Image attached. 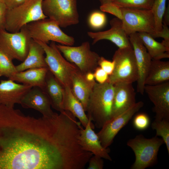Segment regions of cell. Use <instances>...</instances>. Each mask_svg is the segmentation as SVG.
Here are the masks:
<instances>
[{
    "mask_svg": "<svg viewBox=\"0 0 169 169\" xmlns=\"http://www.w3.org/2000/svg\"><path fill=\"white\" fill-rule=\"evenodd\" d=\"M114 86L108 82H96L88 101L86 112L97 128L100 129L112 118Z\"/></svg>",
    "mask_w": 169,
    "mask_h": 169,
    "instance_id": "cell-2",
    "label": "cell"
},
{
    "mask_svg": "<svg viewBox=\"0 0 169 169\" xmlns=\"http://www.w3.org/2000/svg\"><path fill=\"white\" fill-rule=\"evenodd\" d=\"M84 129L82 128L79 137V144L84 150L93 155L111 161L110 150L102 145L97 134L94 130L95 125L90 119Z\"/></svg>",
    "mask_w": 169,
    "mask_h": 169,
    "instance_id": "cell-17",
    "label": "cell"
},
{
    "mask_svg": "<svg viewBox=\"0 0 169 169\" xmlns=\"http://www.w3.org/2000/svg\"><path fill=\"white\" fill-rule=\"evenodd\" d=\"M95 79L100 84L107 82L109 75L100 66H98L93 72Z\"/></svg>",
    "mask_w": 169,
    "mask_h": 169,
    "instance_id": "cell-36",
    "label": "cell"
},
{
    "mask_svg": "<svg viewBox=\"0 0 169 169\" xmlns=\"http://www.w3.org/2000/svg\"><path fill=\"white\" fill-rule=\"evenodd\" d=\"M154 0H115L114 3L120 8L151 9Z\"/></svg>",
    "mask_w": 169,
    "mask_h": 169,
    "instance_id": "cell-30",
    "label": "cell"
},
{
    "mask_svg": "<svg viewBox=\"0 0 169 169\" xmlns=\"http://www.w3.org/2000/svg\"><path fill=\"white\" fill-rule=\"evenodd\" d=\"M12 60L0 49V74L2 76L10 79L17 72Z\"/></svg>",
    "mask_w": 169,
    "mask_h": 169,
    "instance_id": "cell-29",
    "label": "cell"
},
{
    "mask_svg": "<svg viewBox=\"0 0 169 169\" xmlns=\"http://www.w3.org/2000/svg\"><path fill=\"white\" fill-rule=\"evenodd\" d=\"M144 105L142 101L136 102L133 106L121 114L107 121L97 133L102 146L108 148L121 129L125 126Z\"/></svg>",
    "mask_w": 169,
    "mask_h": 169,
    "instance_id": "cell-12",
    "label": "cell"
},
{
    "mask_svg": "<svg viewBox=\"0 0 169 169\" xmlns=\"http://www.w3.org/2000/svg\"><path fill=\"white\" fill-rule=\"evenodd\" d=\"M27 0H3L8 9H11L22 4Z\"/></svg>",
    "mask_w": 169,
    "mask_h": 169,
    "instance_id": "cell-39",
    "label": "cell"
},
{
    "mask_svg": "<svg viewBox=\"0 0 169 169\" xmlns=\"http://www.w3.org/2000/svg\"><path fill=\"white\" fill-rule=\"evenodd\" d=\"M166 0H154L151 8L153 14L155 29L156 33L160 32L162 28V21L166 7Z\"/></svg>",
    "mask_w": 169,
    "mask_h": 169,
    "instance_id": "cell-28",
    "label": "cell"
},
{
    "mask_svg": "<svg viewBox=\"0 0 169 169\" xmlns=\"http://www.w3.org/2000/svg\"><path fill=\"white\" fill-rule=\"evenodd\" d=\"M164 143L162 139L156 136L147 138L140 134L129 140L127 145L132 149L135 156L131 168L145 169L155 165L159 149Z\"/></svg>",
    "mask_w": 169,
    "mask_h": 169,
    "instance_id": "cell-5",
    "label": "cell"
},
{
    "mask_svg": "<svg viewBox=\"0 0 169 169\" xmlns=\"http://www.w3.org/2000/svg\"><path fill=\"white\" fill-rule=\"evenodd\" d=\"M88 169H102L104 166V162L102 158L94 155L90 159Z\"/></svg>",
    "mask_w": 169,
    "mask_h": 169,
    "instance_id": "cell-37",
    "label": "cell"
},
{
    "mask_svg": "<svg viewBox=\"0 0 169 169\" xmlns=\"http://www.w3.org/2000/svg\"><path fill=\"white\" fill-rule=\"evenodd\" d=\"M169 80V61L152 59L145 85H155Z\"/></svg>",
    "mask_w": 169,
    "mask_h": 169,
    "instance_id": "cell-25",
    "label": "cell"
},
{
    "mask_svg": "<svg viewBox=\"0 0 169 169\" xmlns=\"http://www.w3.org/2000/svg\"><path fill=\"white\" fill-rule=\"evenodd\" d=\"M36 42L40 44L44 50L45 60L49 70L63 87H69L71 88L73 76L79 70V69L62 56L55 42L52 41L48 45L43 42Z\"/></svg>",
    "mask_w": 169,
    "mask_h": 169,
    "instance_id": "cell-4",
    "label": "cell"
},
{
    "mask_svg": "<svg viewBox=\"0 0 169 169\" xmlns=\"http://www.w3.org/2000/svg\"><path fill=\"white\" fill-rule=\"evenodd\" d=\"M96 83L95 80H88L85 74L79 70L73 76L71 89L74 95L82 105L85 112L89 97Z\"/></svg>",
    "mask_w": 169,
    "mask_h": 169,
    "instance_id": "cell-20",
    "label": "cell"
},
{
    "mask_svg": "<svg viewBox=\"0 0 169 169\" xmlns=\"http://www.w3.org/2000/svg\"><path fill=\"white\" fill-rule=\"evenodd\" d=\"M115 67L107 82L113 84L131 83L136 81L138 77L137 66L131 47L118 48L113 55Z\"/></svg>",
    "mask_w": 169,
    "mask_h": 169,
    "instance_id": "cell-6",
    "label": "cell"
},
{
    "mask_svg": "<svg viewBox=\"0 0 169 169\" xmlns=\"http://www.w3.org/2000/svg\"><path fill=\"white\" fill-rule=\"evenodd\" d=\"M42 90L48 97L53 108L59 112L64 111L62 108L64 87L49 70L47 74L45 86Z\"/></svg>",
    "mask_w": 169,
    "mask_h": 169,
    "instance_id": "cell-23",
    "label": "cell"
},
{
    "mask_svg": "<svg viewBox=\"0 0 169 169\" xmlns=\"http://www.w3.org/2000/svg\"><path fill=\"white\" fill-rule=\"evenodd\" d=\"M69 151L54 117L36 118L0 105V169H64Z\"/></svg>",
    "mask_w": 169,
    "mask_h": 169,
    "instance_id": "cell-1",
    "label": "cell"
},
{
    "mask_svg": "<svg viewBox=\"0 0 169 169\" xmlns=\"http://www.w3.org/2000/svg\"><path fill=\"white\" fill-rule=\"evenodd\" d=\"M150 124V120L149 116L144 113L137 114L133 119V126L139 131L146 130L149 127Z\"/></svg>",
    "mask_w": 169,
    "mask_h": 169,
    "instance_id": "cell-32",
    "label": "cell"
},
{
    "mask_svg": "<svg viewBox=\"0 0 169 169\" xmlns=\"http://www.w3.org/2000/svg\"><path fill=\"white\" fill-rule=\"evenodd\" d=\"M110 28L106 30L98 32H88V36L93 39V44L102 40L110 41L118 48L131 47L129 36L124 30L121 21L117 18L110 21Z\"/></svg>",
    "mask_w": 169,
    "mask_h": 169,
    "instance_id": "cell-15",
    "label": "cell"
},
{
    "mask_svg": "<svg viewBox=\"0 0 169 169\" xmlns=\"http://www.w3.org/2000/svg\"><path fill=\"white\" fill-rule=\"evenodd\" d=\"M152 128L156 131V136H160L165 144L169 154V120L155 119L151 125Z\"/></svg>",
    "mask_w": 169,
    "mask_h": 169,
    "instance_id": "cell-27",
    "label": "cell"
},
{
    "mask_svg": "<svg viewBox=\"0 0 169 169\" xmlns=\"http://www.w3.org/2000/svg\"><path fill=\"white\" fill-rule=\"evenodd\" d=\"M43 0H27L14 8L7 9L5 29L14 33L19 31L28 24L47 18L42 8Z\"/></svg>",
    "mask_w": 169,
    "mask_h": 169,
    "instance_id": "cell-3",
    "label": "cell"
},
{
    "mask_svg": "<svg viewBox=\"0 0 169 169\" xmlns=\"http://www.w3.org/2000/svg\"><path fill=\"white\" fill-rule=\"evenodd\" d=\"M44 54L43 47L38 43L32 39L26 58L21 63L15 66L17 72L30 69L47 67Z\"/></svg>",
    "mask_w": 169,
    "mask_h": 169,
    "instance_id": "cell-22",
    "label": "cell"
},
{
    "mask_svg": "<svg viewBox=\"0 0 169 169\" xmlns=\"http://www.w3.org/2000/svg\"><path fill=\"white\" fill-rule=\"evenodd\" d=\"M152 59L161 60L169 58V50L161 43L156 41L150 34L137 33Z\"/></svg>",
    "mask_w": 169,
    "mask_h": 169,
    "instance_id": "cell-26",
    "label": "cell"
},
{
    "mask_svg": "<svg viewBox=\"0 0 169 169\" xmlns=\"http://www.w3.org/2000/svg\"><path fill=\"white\" fill-rule=\"evenodd\" d=\"M19 104L23 108L33 109L39 111L45 117H51L57 114L52 110L47 95L38 87H33L29 90L23 97Z\"/></svg>",
    "mask_w": 169,
    "mask_h": 169,
    "instance_id": "cell-16",
    "label": "cell"
},
{
    "mask_svg": "<svg viewBox=\"0 0 169 169\" xmlns=\"http://www.w3.org/2000/svg\"><path fill=\"white\" fill-rule=\"evenodd\" d=\"M128 36L134 51L138 70L137 91L143 95L145 81L152 59L137 33L131 34Z\"/></svg>",
    "mask_w": 169,
    "mask_h": 169,
    "instance_id": "cell-13",
    "label": "cell"
},
{
    "mask_svg": "<svg viewBox=\"0 0 169 169\" xmlns=\"http://www.w3.org/2000/svg\"><path fill=\"white\" fill-rule=\"evenodd\" d=\"M59 51L66 59L74 64L83 74L93 73L98 66L100 56L91 50L88 41L83 42L79 46H72L56 44Z\"/></svg>",
    "mask_w": 169,
    "mask_h": 169,
    "instance_id": "cell-8",
    "label": "cell"
},
{
    "mask_svg": "<svg viewBox=\"0 0 169 169\" xmlns=\"http://www.w3.org/2000/svg\"><path fill=\"white\" fill-rule=\"evenodd\" d=\"M7 9L3 0H0V31L5 29L6 16Z\"/></svg>",
    "mask_w": 169,
    "mask_h": 169,
    "instance_id": "cell-38",
    "label": "cell"
},
{
    "mask_svg": "<svg viewBox=\"0 0 169 169\" xmlns=\"http://www.w3.org/2000/svg\"><path fill=\"white\" fill-rule=\"evenodd\" d=\"M1 76V74H0V77Z\"/></svg>",
    "mask_w": 169,
    "mask_h": 169,
    "instance_id": "cell-42",
    "label": "cell"
},
{
    "mask_svg": "<svg viewBox=\"0 0 169 169\" xmlns=\"http://www.w3.org/2000/svg\"><path fill=\"white\" fill-rule=\"evenodd\" d=\"M49 70L48 67L30 69L16 72L9 79L32 87H38L43 90Z\"/></svg>",
    "mask_w": 169,
    "mask_h": 169,
    "instance_id": "cell-21",
    "label": "cell"
},
{
    "mask_svg": "<svg viewBox=\"0 0 169 169\" xmlns=\"http://www.w3.org/2000/svg\"><path fill=\"white\" fill-rule=\"evenodd\" d=\"M121 8L123 15L121 20L123 27L128 36L134 33L144 32L153 37L157 33L151 9Z\"/></svg>",
    "mask_w": 169,
    "mask_h": 169,
    "instance_id": "cell-11",
    "label": "cell"
},
{
    "mask_svg": "<svg viewBox=\"0 0 169 169\" xmlns=\"http://www.w3.org/2000/svg\"><path fill=\"white\" fill-rule=\"evenodd\" d=\"M98 66L101 67L109 76L113 73L115 67L114 62L109 61L103 57H100Z\"/></svg>",
    "mask_w": 169,
    "mask_h": 169,
    "instance_id": "cell-34",
    "label": "cell"
},
{
    "mask_svg": "<svg viewBox=\"0 0 169 169\" xmlns=\"http://www.w3.org/2000/svg\"><path fill=\"white\" fill-rule=\"evenodd\" d=\"M25 26L31 38L36 41L48 44L51 41L67 46H72L75 43L73 37L65 33L56 22L49 18L31 22Z\"/></svg>",
    "mask_w": 169,
    "mask_h": 169,
    "instance_id": "cell-7",
    "label": "cell"
},
{
    "mask_svg": "<svg viewBox=\"0 0 169 169\" xmlns=\"http://www.w3.org/2000/svg\"><path fill=\"white\" fill-rule=\"evenodd\" d=\"M112 117L125 112L136 102V93L131 83H118L114 84Z\"/></svg>",
    "mask_w": 169,
    "mask_h": 169,
    "instance_id": "cell-18",
    "label": "cell"
},
{
    "mask_svg": "<svg viewBox=\"0 0 169 169\" xmlns=\"http://www.w3.org/2000/svg\"><path fill=\"white\" fill-rule=\"evenodd\" d=\"M62 108L63 110L70 112L78 119L84 127L86 126L89 119L86 112L82 105L74 95L69 87H64Z\"/></svg>",
    "mask_w": 169,
    "mask_h": 169,
    "instance_id": "cell-24",
    "label": "cell"
},
{
    "mask_svg": "<svg viewBox=\"0 0 169 169\" xmlns=\"http://www.w3.org/2000/svg\"><path fill=\"white\" fill-rule=\"evenodd\" d=\"M161 37L164 39L161 42L169 50V29L168 26L163 24L161 31L157 33L153 38Z\"/></svg>",
    "mask_w": 169,
    "mask_h": 169,
    "instance_id": "cell-35",
    "label": "cell"
},
{
    "mask_svg": "<svg viewBox=\"0 0 169 169\" xmlns=\"http://www.w3.org/2000/svg\"><path fill=\"white\" fill-rule=\"evenodd\" d=\"M32 87L13 80H2L0 81V105L14 107L20 103L24 95Z\"/></svg>",
    "mask_w": 169,
    "mask_h": 169,
    "instance_id": "cell-19",
    "label": "cell"
},
{
    "mask_svg": "<svg viewBox=\"0 0 169 169\" xmlns=\"http://www.w3.org/2000/svg\"><path fill=\"white\" fill-rule=\"evenodd\" d=\"M100 9L101 11L113 15L121 20L122 18L121 8L114 2L101 5Z\"/></svg>",
    "mask_w": 169,
    "mask_h": 169,
    "instance_id": "cell-33",
    "label": "cell"
},
{
    "mask_svg": "<svg viewBox=\"0 0 169 169\" xmlns=\"http://www.w3.org/2000/svg\"><path fill=\"white\" fill-rule=\"evenodd\" d=\"M42 8L47 18L60 27L65 28L79 22L77 0H43Z\"/></svg>",
    "mask_w": 169,
    "mask_h": 169,
    "instance_id": "cell-9",
    "label": "cell"
},
{
    "mask_svg": "<svg viewBox=\"0 0 169 169\" xmlns=\"http://www.w3.org/2000/svg\"><path fill=\"white\" fill-rule=\"evenodd\" d=\"M106 22V16L102 11H96L92 12L88 18L89 26L94 29L102 28L105 25Z\"/></svg>",
    "mask_w": 169,
    "mask_h": 169,
    "instance_id": "cell-31",
    "label": "cell"
},
{
    "mask_svg": "<svg viewBox=\"0 0 169 169\" xmlns=\"http://www.w3.org/2000/svg\"><path fill=\"white\" fill-rule=\"evenodd\" d=\"M114 0H99L101 3V5L113 2Z\"/></svg>",
    "mask_w": 169,
    "mask_h": 169,
    "instance_id": "cell-41",
    "label": "cell"
},
{
    "mask_svg": "<svg viewBox=\"0 0 169 169\" xmlns=\"http://www.w3.org/2000/svg\"><path fill=\"white\" fill-rule=\"evenodd\" d=\"M163 24L168 26L169 24V7L166 8L163 18Z\"/></svg>",
    "mask_w": 169,
    "mask_h": 169,
    "instance_id": "cell-40",
    "label": "cell"
},
{
    "mask_svg": "<svg viewBox=\"0 0 169 169\" xmlns=\"http://www.w3.org/2000/svg\"><path fill=\"white\" fill-rule=\"evenodd\" d=\"M32 40L26 26L14 33L3 29L0 31V49L12 60L22 62L28 53Z\"/></svg>",
    "mask_w": 169,
    "mask_h": 169,
    "instance_id": "cell-10",
    "label": "cell"
},
{
    "mask_svg": "<svg viewBox=\"0 0 169 169\" xmlns=\"http://www.w3.org/2000/svg\"><path fill=\"white\" fill-rule=\"evenodd\" d=\"M144 90L154 105L155 119L169 120V81L155 85H145Z\"/></svg>",
    "mask_w": 169,
    "mask_h": 169,
    "instance_id": "cell-14",
    "label": "cell"
}]
</instances>
